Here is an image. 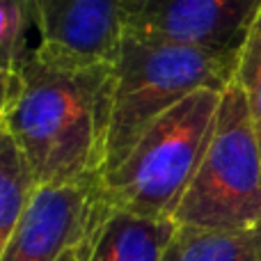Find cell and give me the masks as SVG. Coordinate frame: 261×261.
Returning <instances> with one entry per match:
<instances>
[{"mask_svg":"<svg viewBox=\"0 0 261 261\" xmlns=\"http://www.w3.org/2000/svg\"><path fill=\"white\" fill-rule=\"evenodd\" d=\"M30 30L37 32L35 0H0V76H16L35 53Z\"/></svg>","mask_w":261,"mask_h":261,"instance_id":"obj_11","label":"cell"},{"mask_svg":"<svg viewBox=\"0 0 261 261\" xmlns=\"http://www.w3.org/2000/svg\"><path fill=\"white\" fill-rule=\"evenodd\" d=\"M138 3H142V0H124V9L130 7V5H138Z\"/></svg>","mask_w":261,"mask_h":261,"instance_id":"obj_14","label":"cell"},{"mask_svg":"<svg viewBox=\"0 0 261 261\" xmlns=\"http://www.w3.org/2000/svg\"><path fill=\"white\" fill-rule=\"evenodd\" d=\"M110 213L103 176L41 186L0 248V261H58L85 250Z\"/></svg>","mask_w":261,"mask_h":261,"instance_id":"obj_5","label":"cell"},{"mask_svg":"<svg viewBox=\"0 0 261 261\" xmlns=\"http://www.w3.org/2000/svg\"><path fill=\"white\" fill-rule=\"evenodd\" d=\"M41 188L35 170L14 138L0 128V248Z\"/></svg>","mask_w":261,"mask_h":261,"instance_id":"obj_10","label":"cell"},{"mask_svg":"<svg viewBox=\"0 0 261 261\" xmlns=\"http://www.w3.org/2000/svg\"><path fill=\"white\" fill-rule=\"evenodd\" d=\"M115 64L64 67L30 55L3 78V130L41 186L103 176L113 119Z\"/></svg>","mask_w":261,"mask_h":261,"instance_id":"obj_1","label":"cell"},{"mask_svg":"<svg viewBox=\"0 0 261 261\" xmlns=\"http://www.w3.org/2000/svg\"><path fill=\"white\" fill-rule=\"evenodd\" d=\"M261 0H142L126 7V32L190 48L239 53Z\"/></svg>","mask_w":261,"mask_h":261,"instance_id":"obj_6","label":"cell"},{"mask_svg":"<svg viewBox=\"0 0 261 261\" xmlns=\"http://www.w3.org/2000/svg\"><path fill=\"white\" fill-rule=\"evenodd\" d=\"M163 261H261V225L250 229L176 225Z\"/></svg>","mask_w":261,"mask_h":261,"instance_id":"obj_9","label":"cell"},{"mask_svg":"<svg viewBox=\"0 0 261 261\" xmlns=\"http://www.w3.org/2000/svg\"><path fill=\"white\" fill-rule=\"evenodd\" d=\"M234 81L243 90L245 103L250 110L254 135L261 149V14L254 21L252 30L248 32V39L239 50V64H236Z\"/></svg>","mask_w":261,"mask_h":261,"instance_id":"obj_12","label":"cell"},{"mask_svg":"<svg viewBox=\"0 0 261 261\" xmlns=\"http://www.w3.org/2000/svg\"><path fill=\"white\" fill-rule=\"evenodd\" d=\"M172 220L199 229L261 225V149L236 81L222 92L211 142Z\"/></svg>","mask_w":261,"mask_h":261,"instance_id":"obj_4","label":"cell"},{"mask_svg":"<svg viewBox=\"0 0 261 261\" xmlns=\"http://www.w3.org/2000/svg\"><path fill=\"white\" fill-rule=\"evenodd\" d=\"M58 261H83V259H81V254H78V250H69V252H64Z\"/></svg>","mask_w":261,"mask_h":261,"instance_id":"obj_13","label":"cell"},{"mask_svg":"<svg viewBox=\"0 0 261 261\" xmlns=\"http://www.w3.org/2000/svg\"><path fill=\"white\" fill-rule=\"evenodd\" d=\"M225 90H197L138 138L117 167L103 174L113 211L174 218L211 142Z\"/></svg>","mask_w":261,"mask_h":261,"instance_id":"obj_2","label":"cell"},{"mask_svg":"<svg viewBox=\"0 0 261 261\" xmlns=\"http://www.w3.org/2000/svg\"><path fill=\"white\" fill-rule=\"evenodd\" d=\"M174 231L176 222L170 218L113 211L78 254L83 261H163Z\"/></svg>","mask_w":261,"mask_h":261,"instance_id":"obj_8","label":"cell"},{"mask_svg":"<svg viewBox=\"0 0 261 261\" xmlns=\"http://www.w3.org/2000/svg\"><path fill=\"white\" fill-rule=\"evenodd\" d=\"M41 60L64 67L115 64L126 37L124 0H35Z\"/></svg>","mask_w":261,"mask_h":261,"instance_id":"obj_7","label":"cell"},{"mask_svg":"<svg viewBox=\"0 0 261 261\" xmlns=\"http://www.w3.org/2000/svg\"><path fill=\"white\" fill-rule=\"evenodd\" d=\"M236 64L239 53L190 48L126 32L115 62L106 172L117 167L149 124L172 106L197 90H225L236 76Z\"/></svg>","mask_w":261,"mask_h":261,"instance_id":"obj_3","label":"cell"}]
</instances>
